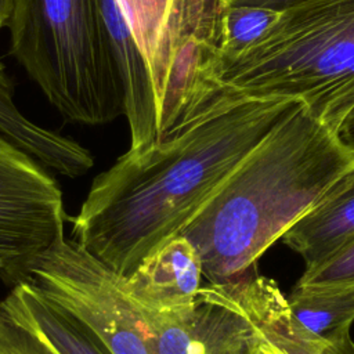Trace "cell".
I'll use <instances>...</instances> for the list:
<instances>
[{
  "mask_svg": "<svg viewBox=\"0 0 354 354\" xmlns=\"http://www.w3.org/2000/svg\"><path fill=\"white\" fill-rule=\"evenodd\" d=\"M300 102L245 98L141 149L129 148L94 180L72 239L119 277L178 235L238 165Z\"/></svg>",
  "mask_w": 354,
  "mask_h": 354,
  "instance_id": "cell-1",
  "label": "cell"
},
{
  "mask_svg": "<svg viewBox=\"0 0 354 354\" xmlns=\"http://www.w3.org/2000/svg\"><path fill=\"white\" fill-rule=\"evenodd\" d=\"M353 166L354 153L300 102L178 235L198 250L206 282L239 279Z\"/></svg>",
  "mask_w": 354,
  "mask_h": 354,
  "instance_id": "cell-2",
  "label": "cell"
},
{
  "mask_svg": "<svg viewBox=\"0 0 354 354\" xmlns=\"http://www.w3.org/2000/svg\"><path fill=\"white\" fill-rule=\"evenodd\" d=\"M239 98H286L336 133L354 108V0H307L279 14L248 48L223 58Z\"/></svg>",
  "mask_w": 354,
  "mask_h": 354,
  "instance_id": "cell-3",
  "label": "cell"
},
{
  "mask_svg": "<svg viewBox=\"0 0 354 354\" xmlns=\"http://www.w3.org/2000/svg\"><path fill=\"white\" fill-rule=\"evenodd\" d=\"M7 26L12 55L66 122L124 113L98 0H14Z\"/></svg>",
  "mask_w": 354,
  "mask_h": 354,
  "instance_id": "cell-4",
  "label": "cell"
},
{
  "mask_svg": "<svg viewBox=\"0 0 354 354\" xmlns=\"http://www.w3.org/2000/svg\"><path fill=\"white\" fill-rule=\"evenodd\" d=\"M228 0H171L151 62L159 106L158 141L245 98L221 82Z\"/></svg>",
  "mask_w": 354,
  "mask_h": 354,
  "instance_id": "cell-5",
  "label": "cell"
},
{
  "mask_svg": "<svg viewBox=\"0 0 354 354\" xmlns=\"http://www.w3.org/2000/svg\"><path fill=\"white\" fill-rule=\"evenodd\" d=\"M21 279L87 324L112 354H156L147 319L123 278L72 238L36 256Z\"/></svg>",
  "mask_w": 354,
  "mask_h": 354,
  "instance_id": "cell-6",
  "label": "cell"
},
{
  "mask_svg": "<svg viewBox=\"0 0 354 354\" xmlns=\"http://www.w3.org/2000/svg\"><path fill=\"white\" fill-rule=\"evenodd\" d=\"M62 191L47 167L0 134V275L22 278L28 264L64 236Z\"/></svg>",
  "mask_w": 354,
  "mask_h": 354,
  "instance_id": "cell-7",
  "label": "cell"
},
{
  "mask_svg": "<svg viewBox=\"0 0 354 354\" xmlns=\"http://www.w3.org/2000/svg\"><path fill=\"white\" fill-rule=\"evenodd\" d=\"M156 354H260L264 340L238 304L231 282L203 283L171 313H144Z\"/></svg>",
  "mask_w": 354,
  "mask_h": 354,
  "instance_id": "cell-8",
  "label": "cell"
},
{
  "mask_svg": "<svg viewBox=\"0 0 354 354\" xmlns=\"http://www.w3.org/2000/svg\"><path fill=\"white\" fill-rule=\"evenodd\" d=\"M98 1L123 90V115L130 127V148L141 149L158 142L159 137V106L151 66L118 1Z\"/></svg>",
  "mask_w": 354,
  "mask_h": 354,
  "instance_id": "cell-9",
  "label": "cell"
},
{
  "mask_svg": "<svg viewBox=\"0 0 354 354\" xmlns=\"http://www.w3.org/2000/svg\"><path fill=\"white\" fill-rule=\"evenodd\" d=\"M203 279L198 250L189 239L177 235L123 278V286L141 311L171 313L195 300Z\"/></svg>",
  "mask_w": 354,
  "mask_h": 354,
  "instance_id": "cell-10",
  "label": "cell"
},
{
  "mask_svg": "<svg viewBox=\"0 0 354 354\" xmlns=\"http://www.w3.org/2000/svg\"><path fill=\"white\" fill-rule=\"evenodd\" d=\"M234 296L254 326L271 354H354V342L348 335L326 340L300 328L290 317L288 299L277 282L260 277H242L231 281Z\"/></svg>",
  "mask_w": 354,
  "mask_h": 354,
  "instance_id": "cell-11",
  "label": "cell"
},
{
  "mask_svg": "<svg viewBox=\"0 0 354 354\" xmlns=\"http://www.w3.org/2000/svg\"><path fill=\"white\" fill-rule=\"evenodd\" d=\"M0 304L43 343L48 354H112L87 324L25 279L12 283Z\"/></svg>",
  "mask_w": 354,
  "mask_h": 354,
  "instance_id": "cell-12",
  "label": "cell"
},
{
  "mask_svg": "<svg viewBox=\"0 0 354 354\" xmlns=\"http://www.w3.org/2000/svg\"><path fill=\"white\" fill-rule=\"evenodd\" d=\"M354 239V166L285 232L282 241L313 267Z\"/></svg>",
  "mask_w": 354,
  "mask_h": 354,
  "instance_id": "cell-13",
  "label": "cell"
},
{
  "mask_svg": "<svg viewBox=\"0 0 354 354\" xmlns=\"http://www.w3.org/2000/svg\"><path fill=\"white\" fill-rule=\"evenodd\" d=\"M14 83L0 62V134L47 169L72 178L86 174L94 162L90 151L24 116L14 102Z\"/></svg>",
  "mask_w": 354,
  "mask_h": 354,
  "instance_id": "cell-14",
  "label": "cell"
},
{
  "mask_svg": "<svg viewBox=\"0 0 354 354\" xmlns=\"http://www.w3.org/2000/svg\"><path fill=\"white\" fill-rule=\"evenodd\" d=\"M288 299L292 319L306 332L333 340L354 322V281L326 286H295Z\"/></svg>",
  "mask_w": 354,
  "mask_h": 354,
  "instance_id": "cell-15",
  "label": "cell"
},
{
  "mask_svg": "<svg viewBox=\"0 0 354 354\" xmlns=\"http://www.w3.org/2000/svg\"><path fill=\"white\" fill-rule=\"evenodd\" d=\"M149 66L171 6V0H116Z\"/></svg>",
  "mask_w": 354,
  "mask_h": 354,
  "instance_id": "cell-16",
  "label": "cell"
},
{
  "mask_svg": "<svg viewBox=\"0 0 354 354\" xmlns=\"http://www.w3.org/2000/svg\"><path fill=\"white\" fill-rule=\"evenodd\" d=\"M279 14L261 7L230 6L225 15L223 58L232 57L248 48L274 24Z\"/></svg>",
  "mask_w": 354,
  "mask_h": 354,
  "instance_id": "cell-17",
  "label": "cell"
},
{
  "mask_svg": "<svg viewBox=\"0 0 354 354\" xmlns=\"http://www.w3.org/2000/svg\"><path fill=\"white\" fill-rule=\"evenodd\" d=\"M354 281V239L321 263L304 268L296 286H326Z\"/></svg>",
  "mask_w": 354,
  "mask_h": 354,
  "instance_id": "cell-18",
  "label": "cell"
},
{
  "mask_svg": "<svg viewBox=\"0 0 354 354\" xmlns=\"http://www.w3.org/2000/svg\"><path fill=\"white\" fill-rule=\"evenodd\" d=\"M0 354H48L43 343L0 304Z\"/></svg>",
  "mask_w": 354,
  "mask_h": 354,
  "instance_id": "cell-19",
  "label": "cell"
},
{
  "mask_svg": "<svg viewBox=\"0 0 354 354\" xmlns=\"http://www.w3.org/2000/svg\"><path fill=\"white\" fill-rule=\"evenodd\" d=\"M307 0H228L230 6H252V7H261L282 12L290 7L301 4Z\"/></svg>",
  "mask_w": 354,
  "mask_h": 354,
  "instance_id": "cell-20",
  "label": "cell"
},
{
  "mask_svg": "<svg viewBox=\"0 0 354 354\" xmlns=\"http://www.w3.org/2000/svg\"><path fill=\"white\" fill-rule=\"evenodd\" d=\"M339 141L354 153V108L344 116L336 129Z\"/></svg>",
  "mask_w": 354,
  "mask_h": 354,
  "instance_id": "cell-21",
  "label": "cell"
},
{
  "mask_svg": "<svg viewBox=\"0 0 354 354\" xmlns=\"http://www.w3.org/2000/svg\"><path fill=\"white\" fill-rule=\"evenodd\" d=\"M14 0H0V30L8 25Z\"/></svg>",
  "mask_w": 354,
  "mask_h": 354,
  "instance_id": "cell-22",
  "label": "cell"
},
{
  "mask_svg": "<svg viewBox=\"0 0 354 354\" xmlns=\"http://www.w3.org/2000/svg\"><path fill=\"white\" fill-rule=\"evenodd\" d=\"M260 354H271V353H268V351H264V350H263Z\"/></svg>",
  "mask_w": 354,
  "mask_h": 354,
  "instance_id": "cell-23",
  "label": "cell"
}]
</instances>
